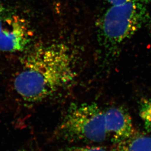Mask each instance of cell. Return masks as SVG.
Here are the masks:
<instances>
[{"label":"cell","mask_w":151,"mask_h":151,"mask_svg":"<svg viewBox=\"0 0 151 151\" xmlns=\"http://www.w3.org/2000/svg\"><path fill=\"white\" fill-rule=\"evenodd\" d=\"M139 115L146 129L151 134V100L145 99L141 101Z\"/></svg>","instance_id":"obj_7"},{"label":"cell","mask_w":151,"mask_h":151,"mask_svg":"<svg viewBox=\"0 0 151 151\" xmlns=\"http://www.w3.org/2000/svg\"><path fill=\"white\" fill-rule=\"evenodd\" d=\"M147 4L128 2L111 5L99 21L101 44L107 52L114 53L139 29L151 24Z\"/></svg>","instance_id":"obj_2"},{"label":"cell","mask_w":151,"mask_h":151,"mask_svg":"<svg viewBox=\"0 0 151 151\" xmlns=\"http://www.w3.org/2000/svg\"><path fill=\"white\" fill-rule=\"evenodd\" d=\"M107 137L115 144L129 138L134 133L132 120L128 111L122 106H112L104 110Z\"/></svg>","instance_id":"obj_5"},{"label":"cell","mask_w":151,"mask_h":151,"mask_svg":"<svg viewBox=\"0 0 151 151\" xmlns=\"http://www.w3.org/2000/svg\"><path fill=\"white\" fill-rule=\"evenodd\" d=\"M32 34L24 18L12 10L0 7V51L22 52L28 48Z\"/></svg>","instance_id":"obj_4"},{"label":"cell","mask_w":151,"mask_h":151,"mask_svg":"<svg viewBox=\"0 0 151 151\" xmlns=\"http://www.w3.org/2000/svg\"><path fill=\"white\" fill-rule=\"evenodd\" d=\"M58 151H107L99 146H72L60 149Z\"/></svg>","instance_id":"obj_8"},{"label":"cell","mask_w":151,"mask_h":151,"mask_svg":"<svg viewBox=\"0 0 151 151\" xmlns=\"http://www.w3.org/2000/svg\"><path fill=\"white\" fill-rule=\"evenodd\" d=\"M28 151V150H21V151Z\"/></svg>","instance_id":"obj_10"},{"label":"cell","mask_w":151,"mask_h":151,"mask_svg":"<svg viewBox=\"0 0 151 151\" xmlns=\"http://www.w3.org/2000/svg\"><path fill=\"white\" fill-rule=\"evenodd\" d=\"M112 151H151V134L134 133L116 144Z\"/></svg>","instance_id":"obj_6"},{"label":"cell","mask_w":151,"mask_h":151,"mask_svg":"<svg viewBox=\"0 0 151 151\" xmlns=\"http://www.w3.org/2000/svg\"><path fill=\"white\" fill-rule=\"evenodd\" d=\"M55 135L57 139L69 143L103 142L108 137L104 110L95 103L72 104Z\"/></svg>","instance_id":"obj_3"},{"label":"cell","mask_w":151,"mask_h":151,"mask_svg":"<svg viewBox=\"0 0 151 151\" xmlns=\"http://www.w3.org/2000/svg\"><path fill=\"white\" fill-rule=\"evenodd\" d=\"M13 86L22 99L38 103L67 87L76 76L75 60L70 49L60 42L30 48L21 60Z\"/></svg>","instance_id":"obj_1"},{"label":"cell","mask_w":151,"mask_h":151,"mask_svg":"<svg viewBox=\"0 0 151 151\" xmlns=\"http://www.w3.org/2000/svg\"><path fill=\"white\" fill-rule=\"evenodd\" d=\"M106 1L111 5L122 4L128 2H137V3H142L144 4H149L151 2V0H103Z\"/></svg>","instance_id":"obj_9"}]
</instances>
